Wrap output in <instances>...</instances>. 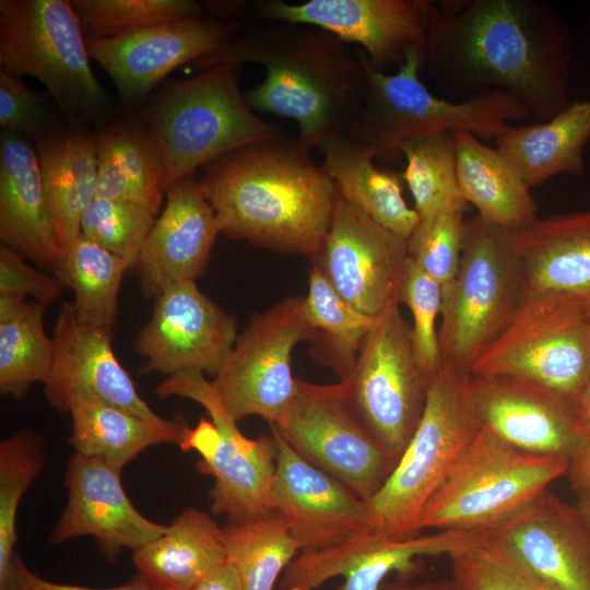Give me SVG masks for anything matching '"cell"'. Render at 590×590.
<instances>
[{"instance_id":"cell-17","label":"cell","mask_w":590,"mask_h":590,"mask_svg":"<svg viewBox=\"0 0 590 590\" xmlns=\"http://www.w3.org/2000/svg\"><path fill=\"white\" fill-rule=\"evenodd\" d=\"M133 349L146 358L142 374L200 371L214 377L238 337L236 319L205 296L196 281L172 285L154 298Z\"/></svg>"},{"instance_id":"cell-13","label":"cell","mask_w":590,"mask_h":590,"mask_svg":"<svg viewBox=\"0 0 590 590\" xmlns=\"http://www.w3.org/2000/svg\"><path fill=\"white\" fill-rule=\"evenodd\" d=\"M270 425L299 456L366 503L397 464L357 417L341 381L321 385L297 379L287 414L280 424Z\"/></svg>"},{"instance_id":"cell-47","label":"cell","mask_w":590,"mask_h":590,"mask_svg":"<svg viewBox=\"0 0 590 590\" xmlns=\"http://www.w3.org/2000/svg\"><path fill=\"white\" fill-rule=\"evenodd\" d=\"M63 287L58 276L32 267L20 253L0 244V295L33 299L47 307Z\"/></svg>"},{"instance_id":"cell-38","label":"cell","mask_w":590,"mask_h":590,"mask_svg":"<svg viewBox=\"0 0 590 590\" xmlns=\"http://www.w3.org/2000/svg\"><path fill=\"white\" fill-rule=\"evenodd\" d=\"M486 534L487 532L438 530L405 540L379 536L358 557L335 590H380L391 574L411 579L418 568L417 558L442 554L449 556L476 544Z\"/></svg>"},{"instance_id":"cell-7","label":"cell","mask_w":590,"mask_h":590,"mask_svg":"<svg viewBox=\"0 0 590 590\" xmlns=\"http://www.w3.org/2000/svg\"><path fill=\"white\" fill-rule=\"evenodd\" d=\"M471 376L519 382L579 415L590 384V302L558 293L523 295Z\"/></svg>"},{"instance_id":"cell-24","label":"cell","mask_w":590,"mask_h":590,"mask_svg":"<svg viewBox=\"0 0 590 590\" xmlns=\"http://www.w3.org/2000/svg\"><path fill=\"white\" fill-rule=\"evenodd\" d=\"M471 390L482 426L521 450L569 460L586 436L574 409L533 388L471 376Z\"/></svg>"},{"instance_id":"cell-36","label":"cell","mask_w":590,"mask_h":590,"mask_svg":"<svg viewBox=\"0 0 590 590\" xmlns=\"http://www.w3.org/2000/svg\"><path fill=\"white\" fill-rule=\"evenodd\" d=\"M227 562L240 590H274L291 562L302 552L284 519L275 512L223 528Z\"/></svg>"},{"instance_id":"cell-41","label":"cell","mask_w":590,"mask_h":590,"mask_svg":"<svg viewBox=\"0 0 590 590\" xmlns=\"http://www.w3.org/2000/svg\"><path fill=\"white\" fill-rule=\"evenodd\" d=\"M85 39H102L150 26L209 15L193 0H70Z\"/></svg>"},{"instance_id":"cell-2","label":"cell","mask_w":590,"mask_h":590,"mask_svg":"<svg viewBox=\"0 0 590 590\" xmlns=\"http://www.w3.org/2000/svg\"><path fill=\"white\" fill-rule=\"evenodd\" d=\"M310 151L297 138L282 133L203 166L198 181L221 233L257 247L312 259L340 196Z\"/></svg>"},{"instance_id":"cell-26","label":"cell","mask_w":590,"mask_h":590,"mask_svg":"<svg viewBox=\"0 0 590 590\" xmlns=\"http://www.w3.org/2000/svg\"><path fill=\"white\" fill-rule=\"evenodd\" d=\"M512 236L523 295L558 293L590 302V210L538 217Z\"/></svg>"},{"instance_id":"cell-19","label":"cell","mask_w":590,"mask_h":590,"mask_svg":"<svg viewBox=\"0 0 590 590\" xmlns=\"http://www.w3.org/2000/svg\"><path fill=\"white\" fill-rule=\"evenodd\" d=\"M270 426L276 444L272 510L284 519L302 552L328 548L373 532L366 502L305 460Z\"/></svg>"},{"instance_id":"cell-12","label":"cell","mask_w":590,"mask_h":590,"mask_svg":"<svg viewBox=\"0 0 590 590\" xmlns=\"http://www.w3.org/2000/svg\"><path fill=\"white\" fill-rule=\"evenodd\" d=\"M316 332L304 311V297H285L251 316L220 371L210 380L216 397L236 421L258 415L280 424L296 391L292 353Z\"/></svg>"},{"instance_id":"cell-43","label":"cell","mask_w":590,"mask_h":590,"mask_svg":"<svg viewBox=\"0 0 590 590\" xmlns=\"http://www.w3.org/2000/svg\"><path fill=\"white\" fill-rule=\"evenodd\" d=\"M449 558L452 577L463 590H551L532 577L491 532Z\"/></svg>"},{"instance_id":"cell-28","label":"cell","mask_w":590,"mask_h":590,"mask_svg":"<svg viewBox=\"0 0 590 590\" xmlns=\"http://www.w3.org/2000/svg\"><path fill=\"white\" fill-rule=\"evenodd\" d=\"M97 198L138 204L158 215L167 192L158 145L141 121L106 122L96 131Z\"/></svg>"},{"instance_id":"cell-18","label":"cell","mask_w":590,"mask_h":590,"mask_svg":"<svg viewBox=\"0 0 590 590\" xmlns=\"http://www.w3.org/2000/svg\"><path fill=\"white\" fill-rule=\"evenodd\" d=\"M249 17L329 31L358 44L381 72L399 68L413 51H424V0H263L249 2Z\"/></svg>"},{"instance_id":"cell-3","label":"cell","mask_w":590,"mask_h":590,"mask_svg":"<svg viewBox=\"0 0 590 590\" xmlns=\"http://www.w3.org/2000/svg\"><path fill=\"white\" fill-rule=\"evenodd\" d=\"M256 62L263 81L244 93L249 107L295 120L297 139L309 149L342 131L359 109L367 72L359 50L323 28L259 20L241 25L215 52L191 63Z\"/></svg>"},{"instance_id":"cell-16","label":"cell","mask_w":590,"mask_h":590,"mask_svg":"<svg viewBox=\"0 0 590 590\" xmlns=\"http://www.w3.org/2000/svg\"><path fill=\"white\" fill-rule=\"evenodd\" d=\"M408 256L405 238L339 197L312 263L346 302L377 317L392 300H399Z\"/></svg>"},{"instance_id":"cell-48","label":"cell","mask_w":590,"mask_h":590,"mask_svg":"<svg viewBox=\"0 0 590 590\" xmlns=\"http://www.w3.org/2000/svg\"><path fill=\"white\" fill-rule=\"evenodd\" d=\"M0 590H153L149 582L137 573L128 582L113 588H92L46 580L30 570L19 554L15 555L7 579Z\"/></svg>"},{"instance_id":"cell-46","label":"cell","mask_w":590,"mask_h":590,"mask_svg":"<svg viewBox=\"0 0 590 590\" xmlns=\"http://www.w3.org/2000/svg\"><path fill=\"white\" fill-rule=\"evenodd\" d=\"M67 120L44 94L0 67V127L35 142L60 130Z\"/></svg>"},{"instance_id":"cell-45","label":"cell","mask_w":590,"mask_h":590,"mask_svg":"<svg viewBox=\"0 0 590 590\" xmlns=\"http://www.w3.org/2000/svg\"><path fill=\"white\" fill-rule=\"evenodd\" d=\"M412 314L414 350L424 373L432 378L440 367L436 321L441 309V286L408 256L399 292Z\"/></svg>"},{"instance_id":"cell-1","label":"cell","mask_w":590,"mask_h":590,"mask_svg":"<svg viewBox=\"0 0 590 590\" xmlns=\"http://www.w3.org/2000/svg\"><path fill=\"white\" fill-rule=\"evenodd\" d=\"M423 68L439 96L508 93L550 120L571 102L565 21L544 0H424Z\"/></svg>"},{"instance_id":"cell-27","label":"cell","mask_w":590,"mask_h":590,"mask_svg":"<svg viewBox=\"0 0 590 590\" xmlns=\"http://www.w3.org/2000/svg\"><path fill=\"white\" fill-rule=\"evenodd\" d=\"M35 143L56 238L64 255L81 235L83 215L96 198V131L67 123Z\"/></svg>"},{"instance_id":"cell-15","label":"cell","mask_w":590,"mask_h":590,"mask_svg":"<svg viewBox=\"0 0 590 590\" xmlns=\"http://www.w3.org/2000/svg\"><path fill=\"white\" fill-rule=\"evenodd\" d=\"M241 25L236 20L203 15L85 40L91 60L107 72L123 106L140 108L168 73L215 52Z\"/></svg>"},{"instance_id":"cell-4","label":"cell","mask_w":590,"mask_h":590,"mask_svg":"<svg viewBox=\"0 0 590 590\" xmlns=\"http://www.w3.org/2000/svg\"><path fill=\"white\" fill-rule=\"evenodd\" d=\"M241 66L221 63L172 81L140 107L165 162L167 190L228 152L283 133L247 104Z\"/></svg>"},{"instance_id":"cell-29","label":"cell","mask_w":590,"mask_h":590,"mask_svg":"<svg viewBox=\"0 0 590 590\" xmlns=\"http://www.w3.org/2000/svg\"><path fill=\"white\" fill-rule=\"evenodd\" d=\"M461 196L484 221L512 232L531 226L538 205L516 167L467 130L452 131Z\"/></svg>"},{"instance_id":"cell-14","label":"cell","mask_w":590,"mask_h":590,"mask_svg":"<svg viewBox=\"0 0 590 590\" xmlns=\"http://www.w3.org/2000/svg\"><path fill=\"white\" fill-rule=\"evenodd\" d=\"M155 393L161 399L177 396L199 403L219 429L214 452L196 464L198 472L214 479L210 491L212 512L225 516L228 523L272 514L271 487L276 464L273 436H245L200 371L170 375L155 388Z\"/></svg>"},{"instance_id":"cell-53","label":"cell","mask_w":590,"mask_h":590,"mask_svg":"<svg viewBox=\"0 0 590 590\" xmlns=\"http://www.w3.org/2000/svg\"><path fill=\"white\" fill-rule=\"evenodd\" d=\"M577 507L590 526V489L578 491Z\"/></svg>"},{"instance_id":"cell-30","label":"cell","mask_w":590,"mask_h":590,"mask_svg":"<svg viewBox=\"0 0 590 590\" xmlns=\"http://www.w3.org/2000/svg\"><path fill=\"white\" fill-rule=\"evenodd\" d=\"M317 148L339 196L408 240L420 216L404 200L402 173L377 167L375 155L342 131L326 138Z\"/></svg>"},{"instance_id":"cell-25","label":"cell","mask_w":590,"mask_h":590,"mask_svg":"<svg viewBox=\"0 0 590 590\" xmlns=\"http://www.w3.org/2000/svg\"><path fill=\"white\" fill-rule=\"evenodd\" d=\"M0 240L60 279L63 253L56 238L36 148L28 139L3 130L0 137Z\"/></svg>"},{"instance_id":"cell-51","label":"cell","mask_w":590,"mask_h":590,"mask_svg":"<svg viewBox=\"0 0 590 590\" xmlns=\"http://www.w3.org/2000/svg\"><path fill=\"white\" fill-rule=\"evenodd\" d=\"M380 590H463L458 581L450 578H440L422 582H412L411 579L399 577L393 581H386Z\"/></svg>"},{"instance_id":"cell-23","label":"cell","mask_w":590,"mask_h":590,"mask_svg":"<svg viewBox=\"0 0 590 590\" xmlns=\"http://www.w3.org/2000/svg\"><path fill=\"white\" fill-rule=\"evenodd\" d=\"M220 233L199 181L186 177L173 184L134 268L141 294L156 298L174 284L197 281Z\"/></svg>"},{"instance_id":"cell-21","label":"cell","mask_w":590,"mask_h":590,"mask_svg":"<svg viewBox=\"0 0 590 590\" xmlns=\"http://www.w3.org/2000/svg\"><path fill=\"white\" fill-rule=\"evenodd\" d=\"M551 590H590V526L548 488L489 531Z\"/></svg>"},{"instance_id":"cell-5","label":"cell","mask_w":590,"mask_h":590,"mask_svg":"<svg viewBox=\"0 0 590 590\" xmlns=\"http://www.w3.org/2000/svg\"><path fill=\"white\" fill-rule=\"evenodd\" d=\"M367 72L362 105L342 132L375 157L399 153L405 141L428 133L467 130L496 139L511 121L530 117L527 107L502 91L450 101L430 92L420 79L424 51L411 52L393 74L375 69L358 49Z\"/></svg>"},{"instance_id":"cell-44","label":"cell","mask_w":590,"mask_h":590,"mask_svg":"<svg viewBox=\"0 0 590 590\" xmlns=\"http://www.w3.org/2000/svg\"><path fill=\"white\" fill-rule=\"evenodd\" d=\"M467 205L420 221L408 239V255L440 286L457 275L463 247Z\"/></svg>"},{"instance_id":"cell-22","label":"cell","mask_w":590,"mask_h":590,"mask_svg":"<svg viewBox=\"0 0 590 590\" xmlns=\"http://www.w3.org/2000/svg\"><path fill=\"white\" fill-rule=\"evenodd\" d=\"M120 473L102 459L74 452L64 474L68 502L49 542L91 535L105 558L115 562L123 548L135 552L161 536L168 524L153 522L137 510Z\"/></svg>"},{"instance_id":"cell-35","label":"cell","mask_w":590,"mask_h":590,"mask_svg":"<svg viewBox=\"0 0 590 590\" xmlns=\"http://www.w3.org/2000/svg\"><path fill=\"white\" fill-rule=\"evenodd\" d=\"M304 311L316 332L312 356L330 367L340 380L347 378L378 316H368L346 302L315 263L309 272Z\"/></svg>"},{"instance_id":"cell-31","label":"cell","mask_w":590,"mask_h":590,"mask_svg":"<svg viewBox=\"0 0 590 590\" xmlns=\"http://www.w3.org/2000/svg\"><path fill=\"white\" fill-rule=\"evenodd\" d=\"M132 559L153 590H192L227 560L223 528L209 514L187 508L161 536L133 552Z\"/></svg>"},{"instance_id":"cell-32","label":"cell","mask_w":590,"mask_h":590,"mask_svg":"<svg viewBox=\"0 0 590 590\" xmlns=\"http://www.w3.org/2000/svg\"><path fill=\"white\" fill-rule=\"evenodd\" d=\"M589 140L590 99H578L541 123L507 126L496 144L532 188L557 174L583 175Z\"/></svg>"},{"instance_id":"cell-42","label":"cell","mask_w":590,"mask_h":590,"mask_svg":"<svg viewBox=\"0 0 590 590\" xmlns=\"http://www.w3.org/2000/svg\"><path fill=\"white\" fill-rule=\"evenodd\" d=\"M155 219L138 204L96 197L83 215L81 234L134 269Z\"/></svg>"},{"instance_id":"cell-37","label":"cell","mask_w":590,"mask_h":590,"mask_svg":"<svg viewBox=\"0 0 590 590\" xmlns=\"http://www.w3.org/2000/svg\"><path fill=\"white\" fill-rule=\"evenodd\" d=\"M129 263L88 240L82 234L66 250L60 280L72 288V303L80 320L113 328L118 315V297Z\"/></svg>"},{"instance_id":"cell-49","label":"cell","mask_w":590,"mask_h":590,"mask_svg":"<svg viewBox=\"0 0 590 590\" xmlns=\"http://www.w3.org/2000/svg\"><path fill=\"white\" fill-rule=\"evenodd\" d=\"M566 475L571 486L578 491L590 489V437L585 436L582 442L568 460Z\"/></svg>"},{"instance_id":"cell-34","label":"cell","mask_w":590,"mask_h":590,"mask_svg":"<svg viewBox=\"0 0 590 590\" xmlns=\"http://www.w3.org/2000/svg\"><path fill=\"white\" fill-rule=\"evenodd\" d=\"M46 306L36 300L0 295V391L22 399L46 380L55 344L44 328Z\"/></svg>"},{"instance_id":"cell-10","label":"cell","mask_w":590,"mask_h":590,"mask_svg":"<svg viewBox=\"0 0 590 590\" xmlns=\"http://www.w3.org/2000/svg\"><path fill=\"white\" fill-rule=\"evenodd\" d=\"M567 469V458L521 450L482 426L425 506L420 529L489 532Z\"/></svg>"},{"instance_id":"cell-50","label":"cell","mask_w":590,"mask_h":590,"mask_svg":"<svg viewBox=\"0 0 590 590\" xmlns=\"http://www.w3.org/2000/svg\"><path fill=\"white\" fill-rule=\"evenodd\" d=\"M192 590H240L233 566L226 560L205 575Z\"/></svg>"},{"instance_id":"cell-39","label":"cell","mask_w":590,"mask_h":590,"mask_svg":"<svg viewBox=\"0 0 590 590\" xmlns=\"http://www.w3.org/2000/svg\"><path fill=\"white\" fill-rule=\"evenodd\" d=\"M399 153L406 161L402 177L411 191L420 221H428L446 210L468 205L458 187L452 132H435L410 139L401 144Z\"/></svg>"},{"instance_id":"cell-52","label":"cell","mask_w":590,"mask_h":590,"mask_svg":"<svg viewBox=\"0 0 590 590\" xmlns=\"http://www.w3.org/2000/svg\"><path fill=\"white\" fill-rule=\"evenodd\" d=\"M579 418L585 430V435L590 437V384L579 411Z\"/></svg>"},{"instance_id":"cell-9","label":"cell","mask_w":590,"mask_h":590,"mask_svg":"<svg viewBox=\"0 0 590 590\" xmlns=\"http://www.w3.org/2000/svg\"><path fill=\"white\" fill-rule=\"evenodd\" d=\"M522 297L512 231L479 215L468 221L457 275L441 288L440 364L471 375L474 363L507 327Z\"/></svg>"},{"instance_id":"cell-6","label":"cell","mask_w":590,"mask_h":590,"mask_svg":"<svg viewBox=\"0 0 590 590\" xmlns=\"http://www.w3.org/2000/svg\"><path fill=\"white\" fill-rule=\"evenodd\" d=\"M482 428L471 375L440 364L409 444L367 502L373 531L388 540L421 534L422 512Z\"/></svg>"},{"instance_id":"cell-40","label":"cell","mask_w":590,"mask_h":590,"mask_svg":"<svg viewBox=\"0 0 590 590\" xmlns=\"http://www.w3.org/2000/svg\"><path fill=\"white\" fill-rule=\"evenodd\" d=\"M40 436L23 429L0 442V583L11 569L15 552L20 502L45 463Z\"/></svg>"},{"instance_id":"cell-33","label":"cell","mask_w":590,"mask_h":590,"mask_svg":"<svg viewBox=\"0 0 590 590\" xmlns=\"http://www.w3.org/2000/svg\"><path fill=\"white\" fill-rule=\"evenodd\" d=\"M68 412L74 452L102 459L119 471L151 446L180 445L188 428L181 417L152 421L91 398L75 400Z\"/></svg>"},{"instance_id":"cell-11","label":"cell","mask_w":590,"mask_h":590,"mask_svg":"<svg viewBox=\"0 0 590 590\" xmlns=\"http://www.w3.org/2000/svg\"><path fill=\"white\" fill-rule=\"evenodd\" d=\"M400 304L392 300L377 317L351 374L340 380L357 417L397 462L422 417L430 382Z\"/></svg>"},{"instance_id":"cell-8","label":"cell","mask_w":590,"mask_h":590,"mask_svg":"<svg viewBox=\"0 0 590 590\" xmlns=\"http://www.w3.org/2000/svg\"><path fill=\"white\" fill-rule=\"evenodd\" d=\"M0 64L39 80L68 125L88 128L114 113L70 0H1Z\"/></svg>"},{"instance_id":"cell-20","label":"cell","mask_w":590,"mask_h":590,"mask_svg":"<svg viewBox=\"0 0 590 590\" xmlns=\"http://www.w3.org/2000/svg\"><path fill=\"white\" fill-rule=\"evenodd\" d=\"M52 339L54 358L44 381L52 408L68 412L75 400L91 398L152 421L163 418L139 396L131 376L116 357L113 328L80 320L72 303H64Z\"/></svg>"}]
</instances>
